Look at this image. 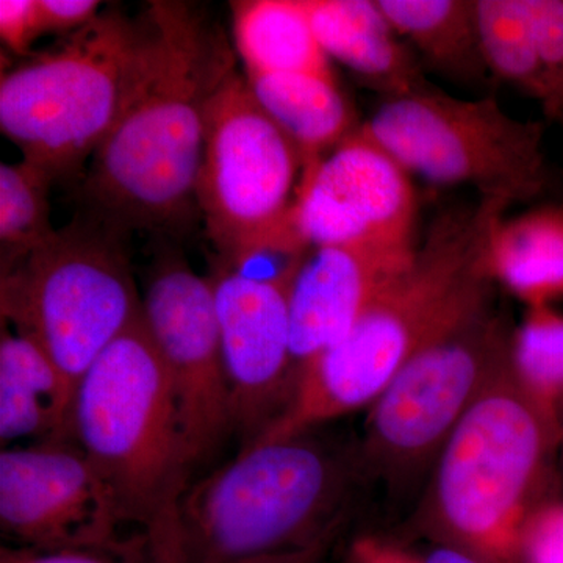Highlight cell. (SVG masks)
<instances>
[{"label":"cell","instance_id":"22","mask_svg":"<svg viewBox=\"0 0 563 563\" xmlns=\"http://www.w3.org/2000/svg\"><path fill=\"white\" fill-rule=\"evenodd\" d=\"M477 25L488 70L542 106L547 84L525 0H477Z\"/></svg>","mask_w":563,"mask_h":563},{"label":"cell","instance_id":"7","mask_svg":"<svg viewBox=\"0 0 563 563\" xmlns=\"http://www.w3.org/2000/svg\"><path fill=\"white\" fill-rule=\"evenodd\" d=\"M122 239L77 220L0 272L2 322L35 340L76 388L143 313Z\"/></svg>","mask_w":563,"mask_h":563},{"label":"cell","instance_id":"2","mask_svg":"<svg viewBox=\"0 0 563 563\" xmlns=\"http://www.w3.org/2000/svg\"><path fill=\"white\" fill-rule=\"evenodd\" d=\"M147 18L143 73L81 190L90 220L121 236L176 224L198 202L207 110L233 73L228 40L195 7L152 2Z\"/></svg>","mask_w":563,"mask_h":563},{"label":"cell","instance_id":"24","mask_svg":"<svg viewBox=\"0 0 563 563\" xmlns=\"http://www.w3.org/2000/svg\"><path fill=\"white\" fill-rule=\"evenodd\" d=\"M512 365L521 387L558 429L563 401V314L550 306L531 307L514 332Z\"/></svg>","mask_w":563,"mask_h":563},{"label":"cell","instance_id":"19","mask_svg":"<svg viewBox=\"0 0 563 563\" xmlns=\"http://www.w3.org/2000/svg\"><path fill=\"white\" fill-rule=\"evenodd\" d=\"M232 14L233 40L247 76L332 73L306 0H240L232 3Z\"/></svg>","mask_w":563,"mask_h":563},{"label":"cell","instance_id":"13","mask_svg":"<svg viewBox=\"0 0 563 563\" xmlns=\"http://www.w3.org/2000/svg\"><path fill=\"white\" fill-rule=\"evenodd\" d=\"M109 485L74 440L3 448L0 528L21 548L87 550L125 542Z\"/></svg>","mask_w":563,"mask_h":563},{"label":"cell","instance_id":"9","mask_svg":"<svg viewBox=\"0 0 563 563\" xmlns=\"http://www.w3.org/2000/svg\"><path fill=\"white\" fill-rule=\"evenodd\" d=\"M361 129L407 173L481 198L531 201L550 184L543 122L510 117L493 95L468 101L428 84L385 98Z\"/></svg>","mask_w":563,"mask_h":563},{"label":"cell","instance_id":"15","mask_svg":"<svg viewBox=\"0 0 563 563\" xmlns=\"http://www.w3.org/2000/svg\"><path fill=\"white\" fill-rule=\"evenodd\" d=\"M402 272L350 247H313L306 254L288 295L296 373L343 340L377 292Z\"/></svg>","mask_w":563,"mask_h":563},{"label":"cell","instance_id":"30","mask_svg":"<svg viewBox=\"0 0 563 563\" xmlns=\"http://www.w3.org/2000/svg\"><path fill=\"white\" fill-rule=\"evenodd\" d=\"M333 532L328 536L321 537L317 542L302 548V550L291 551V553H284L277 555H269V558L255 559V561L244 563H321L324 558L328 544L331 542Z\"/></svg>","mask_w":563,"mask_h":563},{"label":"cell","instance_id":"14","mask_svg":"<svg viewBox=\"0 0 563 563\" xmlns=\"http://www.w3.org/2000/svg\"><path fill=\"white\" fill-rule=\"evenodd\" d=\"M290 274H254L221 263L209 277L231 388L232 432L250 446L290 402Z\"/></svg>","mask_w":563,"mask_h":563},{"label":"cell","instance_id":"26","mask_svg":"<svg viewBox=\"0 0 563 563\" xmlns=\"http://www.w3.org/2000/svg\"><path fill=\"white\" fill-rule=\"evenodd\" d=\"M0 563H155L144 537L135 536L109 548L87 550H32L2 548Z\"/></svg>","mask_w":563,"mask_h":563},{"label":"cell","instance_id":"4","mask_svg":"<svg viewBox=\"0 0 563 563\" xmlns=\"http://www.w3.org/2000/svg\"><path fill=\"white\" fill-rule=\"evenodd\" d=\"M350 461L309 432L242 448L181 506L184 563H244L335 531Z\"/></svg>","mask_w":563,"mask_h":563},{"label":"cell","instance_id":"16","mask_svg":"<svg viewBox=\"0 0 563 563\" xmlns=\"http://www.w3.org/2000/svg\"><path fill=\"white\" fill-rule=\"evenodd\" d=\"M77 388L31 336L2 322L0 440H73Z\"/></svg>","mask_w":563,"mask_h":563},{"label":"cell","instance_id":"10","mask_svg":"<svg viewBox=\"0 0 563 563\" xmlns=\"http://www.w3.org/2000/svg\"><path fill=\"white\" fill-rule=\"evenodd\" d=\"M512 343L490 303L418 352L369 406L365 461L406 477L439 459L474 399L512 362Z\"/></svg>","mask_w":563,"mask_h":563},{"label":"cell","instance_id":"5","mask_svg":"<svg viewBox=\"0 0 563 563\" xmlns=\"http://www.w3.org/2000/svg\"><path fill=\"white\" fill-rule=\"evenodd\" d=\"M150 43L147 13L132 21L113 10L3 73V135L55 181L79 173L120 120Z\"/></svg>","mask_w":563,"mask_h":563},{"label":"cell","instance_id":"25","mask_svg":"<svg viewBox=\"0 0 563 563\" xmlns=\"http://www.w3.org/2000/svg\"><path fill=\"white\" fill-rule=\"evenodd\" d=\"M547 84L544 117L563 128V0H525Z\"/></svg>","mask_w":563,"mask_h":563},{"label":"cell","instance_id":"21","mask_svg":"<svg viewBox=\"0 0 563 563\" xmlns=\"http://www.w3.org/2000/svg\"><path fill=\"white\" fill-rule=\"evenodd\" d=\"M396 33L412 41L444 76L466 84L488 70L477 25V0H377Z\"/></svg>","mask_w":563,"mask_h":563},{"label":"cell","instance_id":"31","mask_svg":"<svg viewBox=\"0 0 563 563\" xmlns=\"http://www.w3.org/2000/svg\"><path fill=\"white\" fill-rule=\"evenodd\" d=\"M355 553H357L358 563H421L412 561L390 548H384L383 544L373 542V540L358 543Z\"/></svg>","mask_w":563,"mask_h":563},{"label":"cell","instance_id":"6","mask_svg":"<svg viewBox=\"0 0 563 563\" xmlns=\"http://www.w3.org/2000/svg\"><path fill=\"white\" fill-rule=\"evenodd\" d=\"M555 432L512 362L474 399L437 459L432 485L433 512L466 551L499 561L520 551Z\"/></svg>","mask_w":563,"mask_h":563},{"label":"cell","instance_id":"1","mask_svg":"<svg viewBox=\"0 0 563 563\" xmlns=\"http://www.w3.org/2000/svg\"><path fill=\"white\" fill-rule=\"evenodd\" d=\"M510 206L479 196L440 214L409 268L377 292L347 335L299 366L290 402L254 443L291 439L372 406L418 352L490 306L488 247Z\"/></svg>","mask_w":563,"mask_h":563},{"label":"cell","instance_id":"23","mask_svg":"<svg viewBox=\"0 0 563 563\" xmlns=\"http://www.w3.org/2000/svg\"><path fill=\"white\" fill-rule=\"evenodd\" d=\"M54 177L22 158L0 165V268L9 269L57 229L51 224Z\"/></svg>","mask_w":563,"mask_h":563},{"label":"cell","instance_id":"20","mask_svg":"<svg viewBox=\"0 0 563 563\" xmlns=\"http://www.w3.org/2000/svg\"><path fill=\"white\" fill-rule=\"evenodd\" d=\"M493 277L531 307L563 295V210L529 211L496 225L488 247Z\"/></svg>","mask_w":563,"mask_h":563},{"label":"cell","instance_id":"27","mask_svg":"<svg viewBox=\"0 0 563 563\" xmlns=\"http://www.w3.org/2000/svg\"><path fill=\"white\" fill-rule=\"evenodd\" d=\"M528 563H563V501L532 510L520 542Z\"/></svg>","mask_w":563,"mask_h":563},{"label":"cell","instance_id":"12","mask_svg":"<svg viewBox=\"0 0 563 563\" xmlns=\"http://www.w3.org/2000/svg\"><path fill=\"white\" fill-rule=\"evenodd\" d=\"M143 318L172 379L191 461L201 462L232 432L231 388L209 277L166 252L147 277Z\"/></svg>","mask_w":563,"mask_h":563},{"label":"cell","instance_id":"3","mask_svg":"<svg viewBox=\"0 0 563 563\" xmlns=\"http://www.w3.org/2000/svg\"><path fill=\"white\" fill-rule=\"evenodd\" d=\"M73 440L144 537L154 562L184 563L181 506L195 463L143 313L81 377Z\"/></svg>","mask_w":563,"mask_h":563},{"label":"cell","instance_id":"8","mask_svg":"<svg viewBox=\"0 0 563 563\" xmlns=\"http://www.w3.org/2000/svg\"><path fill=\"white\" fill-rule=\"evenodd\" d=\"M301 177L298 147L233 70L207 110L196 188L207 233L224 265L246 268L262 255L307 254L291 228Z\"/></svg>","mask_w":563,"mask_h":563},{"label":"cell","instance_id":"32","mask_svg":"<svg viewBox=\"0 0 563 563\" xmlns=\"http://www.w3.org/2000/svg\"><path fill=\"white\" fill-rule=\"evenodd\" d=\"M421 563H484V561L463 548L443 547L435 548Z\"/></svg>","mask_w":563,"mask_h":563},{"label":"cell","instance_id":"17","mask_svg":"<svg viewBox=\"0 0 563 563\" xmlns=\"http://www.w3.org/2000/svg\"><path fill=\"white\" fill-rule=\"evenodd\" d=\"M318 43L385 98L429 84L373 0H306Z\"/></svg>","mask_w":563,"mask_h":563},{"label":"cell","instance_id":"11","mask_svg":"<svg viewBox=\"0 0 563 563\" xmlns=\"http://www.w3.org/2000/svg\"><path fill=\"white\" fill-rule=\"evenodd\" d=\"M415 211L409 173L358 128L302 172L291 228L303 250L350 247L402 272L417 254Z\"/></svg>","mask_w":563,"mask_h":563},{"label":"cell","instance_id":"28","mask_svg":"<svg viewBox=\"0 0 563 563\" xmlns=\"http://www.w3.org/2000/svg\"><path fill=\"white\" fill-rule=\"evenodd\" d=\"M0 36L14 54L31 55L32 44L43 36L36 0H2Z\"/></svg>","mask_w":563,"mask_h":563},{"label":"cell","instance_id":"29","mask_svg":"<svg viewBox=\"0 0 563 563\" xmlns=\"http://www.w3.org/2000/svg\"><path fill=\"white\" fill-rule=\"evenodd\" d=\"M98 0H36L41 31L47 33H74L99 16Z\"/></svg>","mask_w":563,"mask_h":563},{"label":"cell","instance_id":"18","mask_svg":"<svg viewBox=\"0 0 563 563\" xmlns=\"http://www.w3.org/2000/svg\"><path fill=\"white\" fill-rule=\"evenodd\" d=\"M247 84L263 110L298 147L302 172L361 128L332 73L247 76Z\"/></svg>","mask_w":563,"mask_h":563}]
</instances>
